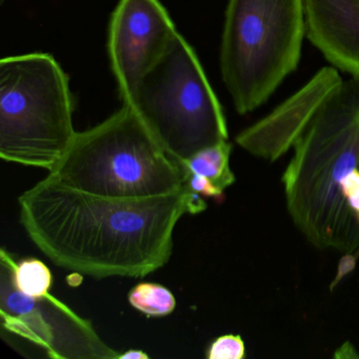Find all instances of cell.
<instances>
[{"mask_svg": "<svg viewBox=\"0 0 359 359\" xmlns=\"http://www.w3.org/2000/svg\"><path fill=\"white\" fill-rule=\"evenodd\" d=\"M13 278L18 291L35 298L49 293L53 283L51 271L41 260L35 258L16 262Z\"/></svg>", "mask_w": 359, "mask_h": 359, "instance_id": "cell-13", "label": "cell"}, {"mask_svg": "<svg viewBox=\"0 0 359 359\" xmlns=\"http://www.w3.org/2000/svg\"><path fill=\"white\" fill-rule=\"evenodd\" d=\"M292 147L283 176L287 209L315 247L331 248L338 187L359 174V75L342 81Z\"/></svg>", "mask_w": 359, "mask_h": 359, "instance_id": "cell-3", "label": "cell"}, {"mask_svg": "<svg viewBox=\"0 0 359 359\" xmlns=\"http://www.w3.org/2000/svg\"><path fill=\"white\" fill-rule=\"evenodd\" d=\"M20 222L54 264L95 278L144 277L163 268L186 214L207 209L203 196L180 192L142 199L96 196L51 178L22 193Z\"/></svg>", "mask_w": 359, "mask_h": 359, "instance_id": "cell-1", "label": "cell"}, {"mask_svg": "<svg viewBox=\"0 0 359 359\" xmlns=\"http://www.w3.org/2000/svg\"><path fill=\"white\" fill-rule=\"evenodd\" d=\"M209 359H243L245 346L241 335L220 336L216 338L207 351Z\"/></svg>", "mask_w": 359, "mask_h": 359, "instance_id": "cell-14", "label": "cell"}, {"mask_svg": "<svg viewBox=\"0 0 359 359\" xmlns=\"http://www.w3.org/2000/svg\"><path fill=\"white\" fill-rule=\"evenodd\" d=\"M190 173L161 149L133 109L123 104L100 125L77 132L47 177L96 196L142 199L180 192Z\"/></svg>", "mask_w": 359, "mask_h": 359, "instance_id": "cell-2", "label": "cell"}, {"mask_svg": "<svg viewBox=\"0 0 359 359\" xmlns=\"http://www.w3.org/2000/svg\"><path fill=\"white\" fill-rule=\"evenodd\" d=\"M306 39L325 60L359 75V0H304Z\"/></svg>", "mask_w": 359, "mask_h": 359, "instance_id": "cell-10", "label": "cell"}, {"mask_svg": "<svg viewBox=\"0 0 359 359\" xmlns=\"http://www.w3.org/2000/svg\"><path fill=\"white\" fill-rule=\"evenodd\" d=\"M177 33L159 0H119L109 26L108 53L123 104Z\"/></svg>", "mask_w": 359, "mask_h": 359, "instance_id": "cell-8", "label": "cell"}, {"mask_svg": "<svg viewBox=\"0 0 359 359\" xmlns=\"http://www.w3.org/2000/svg\"><path fill=\"white\" fill-rule=\"evenodd\" d=\"M357 259H358L357 256L355 254L351 253H346V255L341 258L339 264H338L337 276L332 283L331 290H333L346 274L354 270L355 266H356Z\"/></svg>", "mask_w": 359, "mask_h": 359, "instance_id": "cell-16", "label": "cell"}, {"mask_svg": "<svg viewBox=\"0 0 359 359\" xmlns=\"http://www.w3.org/2000/svg\"><path fill=\"white\" fill-rule=\"evenodd\" d=\"M1 332L58 359H118L119 353L98 335L92 323L48 293L30 297L14 283L11 253L0 254Z\"/></svg>", "mask_w": 359, "mask_h": 359, "instance_id": "cell-7", "label": "cell"}, {"mask_svg": "<svg viewBox=\"0 0 359 359\" xmlns=\"http://www.w3.org/2000/svg\"><path fill=\"white\" fill-rule=\"evenodd\" d=\"M149 355L142 350H130L119 354L118 359H148Z\"/></svg>", "mask_w": 359, "mask_h": 359, "instance_id": "cell-17", "label": "cell"}, {"mask_svg": "<svg viewBox=\"0 0 359 359\" xmlns=\"http://www.w3.org/2000/svg\"><path fill=\"white\" fill-rule=\"evenodd\" d=\"M172 158L186 163L228 140L226 117L205 70L177 33L126 102Z\"/></svg>", "mask_w": 359, "mask_h": 359, "instance_id": "cell-6", "label": "cell"}, {"mask_svg": "<svg viewBox=\"0 0 359 359\" xmlns=\"http://www.w3.org/2000/svg\"><path fill=\"white\" fill-rule=\"evenodd\" d=\"M231 152L232 144L226 140L203 149L186 163V167L191 173L208 178L224 191L235 182L234 173L230 168Z\"/></svg>", "mask_w": 359, "mask_h": 359, "instance_id": "cell-11", "label": "cell"}, {"mask_svg": "<svg viewBox=\"0 0 359 359\" xmlns=\"http://www.w3.org/2000/svg\"><path fill=\"white\" fill-rule=\"evenodd\" d=\"M129 302L133 308L148 316L161 317L175 310L176 300L170 290L157 283H140L132 289Z\"/></svg>", "mask_w": 359, "mask_h": 359, "instance_id": "cell-12", "label": "cell"}, {"mask_svg": "<svg viewBox=\"0 0 359 359\" xmlns=\"http://www.w3.org/2000/svg\"><path fill=\"white\" fill-rule=\"evenodd\" d=\"M187 188L201 196L218 197L224 193V190L218 188L211 180L193 173H190L187 180Z\"/></svg>", "mask_w": 359, "mask_h": 359, "instance_id": "cell-15", "label": "cell"}, {"mask_svg": "<svg viewBox=\"0 0 359 359\" xmlns=\"http://www.w3.org/2000/svg\"><path fill=\"white\" fill-rule=\"evenodd\" d=\"M356 256H357V257H359V250H358V252H357Z\"/></svg>", "mask_w": 359, "mask_h": 359, "instance_id": "cell-18", "label": "cell"}, {"mask_svg": "<svg viewBox=\"0 0 359 359\" xmlns=\"http://www.w3.org/2000/svg\"><path fill=\"white\" fill-rule=\"evenodd\" d=\"M69 77L48 53L0 60V157L50 172L72 144Z\"/></svg>", "mask_w": 359, "mask_h": 359, "instance_id": "cell-5", "label": "cell"}, {"mask_svg": "<svg viewBox=\"0 0 359 359\" xmlns=\"http://www.w3.org/2000/svg\"><path fill=\"white\" fill-rule=\"evenodd\" d=\"M342 81L335 67L320 69L268 116L241 132L235 140L237 144L255 156L276 161L293 146L321 104Z\"/></svg>", "mask_w": 359, "mask_h": 359, "instance_id": "cell-9", "label": "cell"}, {"mask_svg": "<svg viewBox=\"0 0 359 359\" xmlns=\"http://www.w3.org/2000/svg\"><path fill=\"white\" fill-rule=\"evenodd\" d=\"M306 35L304 0H228L220 72L238 114L268 102L296 71Z\"/></svg>", "mask_w": 359, "mask_h": 359, "instance_id": "cell-4", "label": "cell"}]
</instances>
